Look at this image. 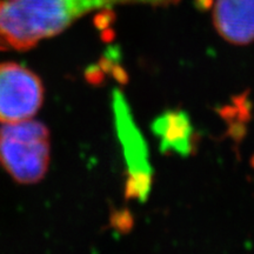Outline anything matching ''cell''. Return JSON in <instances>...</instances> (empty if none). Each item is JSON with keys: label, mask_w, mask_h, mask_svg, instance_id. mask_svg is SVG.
Listing matches in <instances>:
<instances>
[{"label": "cell", "mask_w": 254, "mask_h": 254, "mask_svg": "<svg viewBox=\"0 0 254 254\" xmlns=\"http://www.w3.org/2000/svg\"><path fill=\"white\" fill-rule=\"evenodd\" d=\"M212 17L219 36L228 43L254 41V0H215Z\"/></svg>", "instance_id": "cell-4"}, {"label": "cell", "mask_w": 254, "mask_h": 254, "mask_svg": "<svg viewBox=\"0 0 254 254\" xmlns=\"http://www.w3.org/2000/svg\"><path fill=\"white\" fill-rule=\"evenodd\" d=\"M44 97L45 88L36 72L19 63H0V124L34 118Z\"/></svg>", "instance_id": "cell-3"}, {"label": "cell", "mask_w": 254, "mask_h": 254, "mask_svg": "<svg viewBox=\"0 0 254 254\" xmlns=\"http://www.w3.org/2000/svg\"><path fill=\"white\" fill-rule=\"evenodd\" d=\"M51 161L49 128L33 118L1 124L0 166L14 182L32 185L46 176Z\"/></svg>", "instance_id": "cell-2"}, {"label": "cell", "mask_w": 254, "mask_h": 254, "mask_svg": "<svg viewBox=\"0 0 254 254\" xmlns=\"http://www.w3.org/2000/svg\"><path fill=\"white\" fill-rule=\"evenodd\" d=\"M179 0H0V51H27L95 9L126 4L167 6Z\"/></svg>", "instance_id": "cell-1"}]
</instances>
